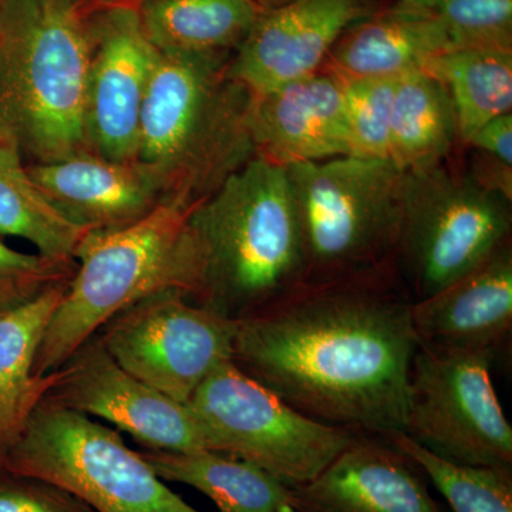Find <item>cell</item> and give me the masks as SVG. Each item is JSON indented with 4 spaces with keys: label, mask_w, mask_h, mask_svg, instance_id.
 <instances>
[{
    "label": "cell",
    "mask_w": 512,
    "mask_h": 512,
    "mask_svg": "<svg viewBox=\"0 0 512 512\" xmlns=\"http://www.w3.org/2000/svg\"><path fill=\"white\" fill-rule=\"evenodd\" d=\"M412 305L397 268L303 284L238 320L232 362L312 419L403 433L419 349Z\"/></svg>",
    "instance_id": "1"
},
{
    "label": "cell",
    "mask_w": 512,
    "mask_h": 512,
    "mask_svg": "<svg viewBox=\"0 0 512 512\" xmlns=\"http://www.w3.org/2000/svg\"><path fill=\"white\" fill-rule=\"evenodd\" d=\"M200 305L229 319L305 284L301 228L286 167L251 157L192 208Z\"/></svg>",
    "instance_id": "2"
},
{
    "label": "cell",
    "mask_w": 512,
    "mask_h": 512,
    "mask_svg": "<svg viewBox=\"0 0 512 512\" xmlns=\"http://www.w3.org/2000/svg\"><path fill=\"white\" fill-rule=\"evenodd\" d=\"M89 19L79 0H0V126L37 163L93 151Z\"/></svg>",
    "instance_id": "3"
},
{
    "label": "cell",
    "mask_w": 512,
    "mask_h": 512,
    "mask_svg": "<svg viewBox=\"0 0 512 512\" xmlns=\"http://www.w3.org/2000/svg\"><path fill=\"white\" fill-rule=\"evenodd\" d=\"M228 63L229 57L158 52L136 160L171 190L170 197L198 204L254 157L251 94L229 76Z\"/></svg>",
    "instance_id": "4"
},
{
    "label": "cell",
    "mask_w": 512,
    "mask_h": 512,
    "mask_svg": "<svg viewBox=\"0 0 512 512\" xmlns=\"http://www.w3.org/2000/svg\"><path fill=\"white\" fill-rule=\"evenodd\" d=\"M197 204L165 198L146 217L120 228L87 231L79 261L45 330L35 375L47 376L128 306L164 291L195 295L197 258L188 229Z\"/></svg>",
    "instance_id": "5"
},
{
    "label": "cell",
    "mask_w": 512,
    "mask_h": 512,
    "mask_svg": "<svg viewBox=\"0 0 512 512\" xmlns=\"http://www.w3.org/2000/svg\"><path fill=\"white\" fill-rule=\"evenodd\" d=\"M301 228L305 284L397 268L403 171L343 156L286 167Z\"/></svg>",
    "instance_id": "6"
},
{
    "label": "cell",
    "mask_w": 512,
    "mask_h": 512,
    "mask_svg": "<svg viewBox=\"0 0 512 512\" xmlns=\"http://www.w3.org/2000/svg\"><path fill=\"white\" fill-rule=\"evenodd\" d=\"M5 471L55 485L94 512H201L127 447L119 431L46 399L9 451Z\"/></svg>",
    "instance_id": "7"
},
{
    "label": "cell",
    "mask_w": 512,
    "mask_h": 512,
    "mask_svg": "<svg viewBox=\"0 0 512 512\" xmlns=\"http://www.w3.org/2000/svg\"><path fill=\"white\" fill-rule=\"evenodd\" d=\"M511 202L447 163L404 173L396 266L413 301L453 284L511 238Z\"/></svg>",
    "instance_id": "8"
},
{
    "label": "cell",
    "mask_w": 512,
    "mask_h": 512,
    "mask_svg": "<svg viewBox=\"0 0 512 512\" xmlns=\"http://www.w3.org/2000/svg\"><path fill=\"white\" fill-rule=\"evenodd\" d=\"M211 451L247 460L295 488L311 483L360 436L312 419L227 362L188 402Z\"/></svg>",
    "instance_id": "9"
},
{
    "label": "cell",
    "mask_w": 512,
    "mask_h": 512,
    "mask_svg": "<svg viewBox=\"0 0 512 512\" xmlns=\"http://www.w3.org/2000/svg\"><path fill=\"white\" fill-rule=\"evenodd\" d=\"M493 357L419 346L403 433L453 463L511 468L512 427L491 380Z\"/></svg>",
    "instance_id": "10"
},
{
    "label": "cell",
    "mask_w": 512,
    "mask_h": 512,
    "mask_svg": "<svg viewBox=\"0 0 512 512\" xmlns=\"http://www.w3.org/2000/svg\"><path fill=\"white\" fill-rule=\"evenodd\" d=\"M237 329L238 320L164 289L114 316L99 339L128 373L188 404L217 367L232 362Z\"/></svg>",
    "instance_id": "11"
},
{
    "label": "cell",
    "mask_w": 512,
    "mask_h": 512,
    "mask_svg": "<svg viewBox=\"0 0 512 512\" xmlns=\"http://www.w3.org/2000/svg\"><path fill=\"white\" fill-rule=\"evenodd\" d=\"M46 400L133 436L148 450L211 451L188 404L178 403L128 373L93 336L50 373Z\"/></svg>",
    "instance_id": "12"
},
{
    "label": "cell",
    "mask_w": 512,
    "mask_h": 512,
    "mask_svg": "<svg viewBox=\"0 0 512 512\" xmlns=\"http://www.w3.org/2000/svg\"><path fill=\"white\" fill-rule=\"evenodd\" d=\"M86 124L94 153L137 161L141 109L158 50L137 5L113 3L89 20Z\"/></svg>",
    "instance_id": "13"
},
{
    "label": "cell",
    "mask_w": 512,
    "mask_h": 512,
    "mask_svg": "<svg viewBox=\"0 0 512 512\" xmlns=\"http://www.w3.org/2000/svg\"><path fill=\"white\" fill-rule=\"evenodd\" d=\"M377 9V0H286L261 13L228 74L256 97L318 73L343 33Z\"/></svg>",
    "instance_id": "14"
},
{
    "label": "cell",
    "mask_w": 512,
    "mask_h": 512,
    "mask_svg": "<svg viewBox=\"0 0 512 512\" xmlns=\"http://www.w3.org/2000/svg\"><path fill=\"white\" fill-rule=\"evenodd\" d=\"M254 156L291 167L350 156L345 83L326 70L251 97Z\"/></svg>",
    "instance_id": "15"
},
{
    "label": "cell",
    "mask_w": 512,
    "mask_h": 512,
    "mask_svg": "<svg viewBox=\"0 0 512 512\" xmlns=\"http://www.w3.org/2000/svg\"><path fill=\"white\" fill-rule=\"evenodd\" d=\"M296 512H443L424 474L380 436L360 434L311 483L292 488Z\"/></svg>",
    "instance_id": "16"
},
{
    "label": "cell",
    "mask_w": 512,
    "mask_h": 512,
    "mask_svg": "<svg viewBox=\"0 0 512 512\" xmlns=\"http://www.w3.org/2000/svg\"><path fill=\"white\" fill-rule=\"evenodd\" d=\"M419 346L447 352H497L512 329L511 238L453 284L413 301Z\"/></svg>",
    "instance_id": "17"
},
{
    "label": "cell",
    "mask_w": 512,
    "mask_h": 512,
    "mask_svg": "<svg viewBox=\"0 0 512 512\" xmlns=\"http://www.w3.org/2000/svg\"><path fill=\"white\" fill-rule=\"evenodd\" d=\"M28 170L50 204L84 231L133 224L163 201L164 185L138 161L86 151Z\"/></svg>",
    "instance_id": "18"
},
{
    "label": "cell",
    "mask_w": 512,
    "mask_h": 512,
    "mask_svg": "<svg viewBox=\"0 0 512 512\" xmlns=\"http://www.w3.org/2000/svg\"><path fill=\"white\" fill-rule=\"evenodd\" d=\"M446 50L450 47L436 12L399 0L346 30L322 70L343 82L397 79L423 69Z\"/></svg>",
    "instance_id": "19"
},
{
    "label": "cell",
    "mask_w": 512,
    "mask_h": 512,
    "mask_svg": "<svg viewBox=\"0 0 512 512\" xmlns=\"http://www.w3.org/2000/svg\"><path fill=\"white\" fill-rule=\"evenodd\" d=\"M67 284L0 315V473L37 404L45 399L50 375H35L40 342Z\"/></svg>",
    "instance_id": "20"
},
{
    "label": "cell",
    "mask_w": 512,
    "mask_h": 512,
    "mask_svg": "<svg viewBox=\"0 0 512 512\" xmlns=\"http://www.w3.org/2000/svg\"><path fill=\"white\" fill-rule=\"evenodd\" d=\"M141 25L158 52L229 57L264 9L252 0H140Z\"/></svg>",
    "instance_id": "21"
},
{
    "label": "cell",
    "mask_w": 512,
    "mask_h": 512,
    "mask_svg": "<svg viewBox=\"0 0 512 512\" xmlns=\"http://www.w3.org/2000/svg\"><path fill=\"white\" fill-rule=\"evenodd\" d=\"M141 454L164 481L200 491L220 512H296L292 488L242 458L207 450Z\"/></svg>",
    "instance_id": "22"
},
{
    "label": "cell",
    "mask_w": 512,
    "mask_h": 512,
    "mask_svg": "<svg viewBox=\"0 0 512 512\" xmlns=\"http://www.w3.org/2000/svg\"><path fill=\"white\" fill-rule=\"evenodd\" d=\"M458 143L456 113L446 87L424 69L397 79L389 134V161L400 171L447 163Z\"/></svg>",
    "instance_id": "23"
},
{
    "label": "cell",
    "mask_w": 512,
    "mask_h": 512,
    "mask_svg": "<svg viewBox=\"0 0 512 512\" xmlns=\"http://www.w3.org/2000/svg\"><path fill=\"white\" fill-rule=\"evenodd\" d=\"M86 232L66 220L37 188L23 165L18 138L0 126V234L25 239L46 258L74 261Z\"/></svg>",
    "instance_id": "24"
},
{
    "label": "cell",
    "mask_w": 512,
    "mask_h": 512,
    "mask_svg": "<svg viewBox=\"0 0 512 512\" xmlns=\"http://www.w3.org/2000/svg\"><path fill=\"white\" fill-rule=\"evenodd\" d=\"M423 69L446 87L464 144L488 121L512 111V52L446 50Z\"/></svg>",
    "instance_id": "25"
},
{
    "label": "cell",
    "mask_w": 512,
    "mask_h": 512,
    "mask_svg": "<svg viewBox=\"0 0 512 512\" xmlns=\"http://www.w3.org/2000/svg\"><path fill=\"white\" fill-rule=\"evenodd\" d=\"M420 468L453 512H512V474L507 467L464 466L444 460L404 433L384 437Z\"/></svg>",
    "instance_id": "26"
},
{
    "label": "cell",
    "mask_w": 512,
    "mask_h": 512,
    "mask_svg": "<svg viewBox=\"0 0 512 512\" xmlns=\"http://www.w3.org/2000/svg\"><path fill=\"white\" fill-rule=\"evenodd\" d=\"M450 50L512 52V0H437Z\"/></svg>",
    "instance_id": "27"
},
{
    "label": "cell",
    "mask_w": 512,
    "mask_h": 512,
    "mask_svg": "<svg viewBox=\"0 0 512 512\" xmlns=\"http://www.w3.org/2000/svg\"><path fill=\"white\" fill-rule=\"evenodd\" d=\"M397 79L343 82L350 156L389 160L390 123Z\"/></svg>",
    "instance_id": "28"
},
{
    "label": "cell",
    "mask_w": 512,
    "mask_h": 512,
    "mask_svg": "<svg viewBox=\"0 0 512 512\" xmlns=\"http://www.w3.org/2000/svg\"><path fill=\"white\" fill-rule=\"evenodd\" d=\"M73 261L25 254L0 241V315L39 298L53 286L72 279Z\"/></svg>",
    "instance_id": "29"
},
{
    "label": "cell",
    "mask_w": 512,
    "mask_h": 512,
    "mask_svg": "<svg viewBox=\"0 0 512 512\" xmlns=\"http://www.w3.org/2000/svg\"><path fill=\"white\" fill-rule=\"evenodd\" d=\"M0 512H94L74 495L32 478L0 473Z\"/></svg>",
    "instance_id": "30"
},
{
    "label": "cell",
    "mask_w": 512,
    "mask_h": 512,
    "mask_svg": "<svg viewBox=\"0 0 512 512\" xmlns=\"http://www.w3.org/2000/svg\"><path fill=\"white\" fill-rule=\"evenodd\" d=\"M467 146L484 156L512 165V113L488 121L471 137Z\"/></svg>",
    "instance_id": "31"
},
{
    "label": "cell",
    "mask_w": 512,
    "mask_h": 512,
    "mask_svg": "<svg viewBox=\"0 0 512 512\" xmlns=\"http://www.w3.org/2000/svg\"><path fill=\"white\" fill-rule=\"evenodd\" d=\"M252 2H255L256 5L259 6V8L268 10L276 8V6L282 5V3H285L286 0H252Z\"/></svg>",
    "instance_id": "32"
},
{
    "label": "cell",
    "mask_w": 512,
    "mask_h": 512,
    "mask_svg": "<svg viewBox=\"0 0 512 512\" xmlns=\"http://www.w3.org/2000/svg\"><path fill=\"white\" fill-rule=\"evenodd\" d=\"M400 2L409 3V5L423 6V8H431L437 0H400Z\"/></svg>",
    "instance_id": "33"
},
{
    "label": "cell",
    "mask_w": 512,
    "mask_h": 512,
    "mask_svg": "<svg viewBox=\"0 0 512 512\" xmlns=\"http://www.w3.org/2000/svg\"><path fill=\"white\" fill-rule=\"evenodd\" d=\"M79 2H83V0H79Z\"/></svg>",
    "instance_id": "34"
}]
</instances>
